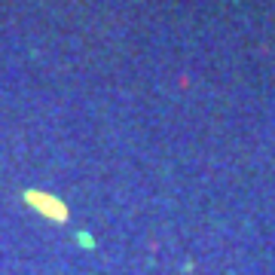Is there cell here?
I'll list each match as a JSON object with an SVG mask.
<instances>
[{
	"instance_id": "obj_1",
	"label": "cell",
	"mask_w": 275,
	"mask_h": 275,
	"mask_svg": "<svg viewBox=\"0 0 275 275\" xmlns=\"http://www.w3.org/2000/svg\"><path fill=\"white\" fill-rule=\"evenodd\" d=\"M24 202H28L34 211H40L43 217H49V220H58V223L67 220V205H64L58 196H52V193H43V190H24Z\"/></svg>"
}]
</instances>
